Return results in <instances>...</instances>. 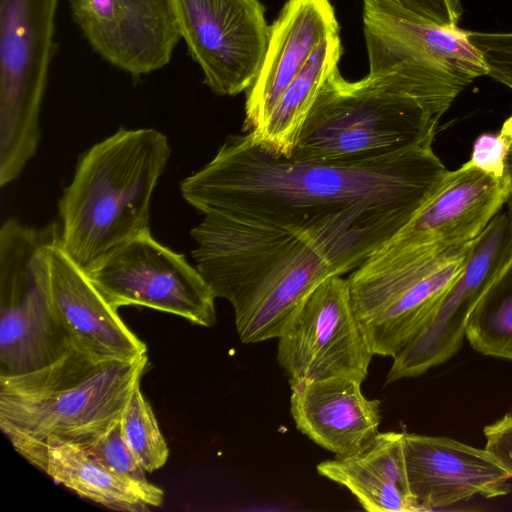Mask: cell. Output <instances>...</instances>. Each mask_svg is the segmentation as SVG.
<instances>
[{
  "label": "cell",
  "mask_w": 512,
  "mask_h": 512,
  "mask_svg": "<svg viewBox=\"0 0 512 512\" xmlns=\"http://www.w3.org/2000/svg\"><path fill=\"white\" fill-rule=\"evenodd\" d=\"M448 173L432 144L358 161L303 160L241 131L186 177L180 191L203 215L307 228L355 210L415 216Z\"/></svg>",
  "instance_id": "obj_1"
},
{
  "label": "cell",
  "mask_w": 512,
  "mask_h": 512,
  "mask_svg": "<svg viewBox=\"0 0 512 512\" xmlns=\"http://www.w3.org/2000/svg\"><path fill=\"white\" fill-rule=\"evenodd\" d=\"M398 231L385 219L343 215L311 228H279L205 216L192 256L216 298L227 300L244 344L278 338L305 297L351 273Z\"/></svg>",
  "instance_id": "obj_2"
},
{
  "label": "cell",
  "mask_w": 512,
  "mask_h": 512,
  "mask_svg": "<svg viewBox=\"0 0 512 512\" xmlns=\"http://www.w3.org/2000/svg\"><path fill=\"white\" fill-rule=\"evenodd\" d=\"M146 365L73 342L43 368L0 375V429L24 459L50 442L84 447L120 421Z\"/></svg>",
  "instance_id": "obj_3"
},
{
  "label": "cell",
  "mask_w": 512,
  "mask_h": 512,
  "mask_svg": "<svg viewBox=\"0 0 512 512\" xmlns=\"http://www.w3.org/2000/svg\"><path fill=\"white\" fill-rule=\"evenodd\" d=\"M171 154L153 128L118 129L79 159L59 202V244L85 271L150 230V203Z\"/></svg>",
  "instance_id": "obj_4"
},
{
  "label": "cell",
  "mask_w": 512,
  "mask_h": 512,
  "mask_svg": "<svg viewBox=\"0 0 512 512\" xmlns=\"http://www.w3.org/2000/svg\"><path fill=\"white\" fill-rule=\"evenodd\" d=\"M472 242L387 241L350 273L352 306L374 355L395 357L420 331L461 273Z\"/></svg>",
  "instance_id": "obj_5"
},
{
  "label": "cell",
  "mask_w": 512,
  "mask_h": 512,
  "mask_svg": "<svg viewBox=\"0 0 512 512\" xmlns=\"http://www.w3.org/2000/svg\"><path fill=\"white\" fill-rule=\"evenodd\" d=\"M439 119L416 100L345 79L339 68L320 89L290 156L358 161L433 144Z\"/></svg>",
  "instance_id": "obj_6"
},
{
  "label": "cell",
  "mask_w": 512,
  "mask_h": 512,
  "mask_svg": "<svg viewBox=\"0 0 512 512\" xmlns=\"http://www.w3.org/2000/svg\"><path fill=\"white\" fill-rule=\"evenodd\" d=\"M61 227L7 219L0 228V375L43 368L73 343L56 318L50 258Z\"/></svg>",
  "instance_id": "obj_7"
},
{
  "label": "cell",
  "mask_w": 512,
  "mask_h": 512,
  "mask_svg": "<svg viewBox=\"0 0 512 512\" xmlns=\"http://www.w3.org/2000/svg\"><path fill=\"white\" fill-rule=\"evenodd\" d=\"M58 1L0 0L1 188L18 178L40 142Z\"/></svg>",
  "instance_id": "obj_8"
},
{
  "label": "cell",
  "mask_w": 512,
  "mask_h": 512,
  "mask_svg": "<svg viewBox=\"0 0 512 512\" xmlns=\"http://www.w3.org/2000/svg\"><path fill=\"white\" fill-rule=\"evenodd\" d=\"M114 308L144 306L203 327L216 322L215 295L185 255L155 240L148 230L86 270Z\"/></svg>",
  "instance_id": "obj_9"
},
{
  "label": "cell",
  "mask_w": 512,
  "mask_h": 512,
  "mask_svg": "<svg viewBox=\"0 0 512 512\" xmlns=\"http://www.w3.org/2000/svg\"><path fill=\"white\" fill-rule=\"evenodd\" d=\"M277 339V360L289 381L352 377L363 382L374 356L341 275L314 288Z\"/></svg>",
  "instance_id": "obj_10"
},
{
  "label": "cell",
  "mask_w": 512,
  "mask_h": 512,
  "mask_svg": "<svg viewBox=\"0 0 512 512\" xmlns=\"http://www.w3.org/2000/svg\"><path fill=\"white\" fill-rule=\"evenodd\" d=\"M187 52L216 95L235 96L255 80L269 28L260 0H168Z\"/></svg>",
  "instance_id": "obj_11"
},
{
  "label": "cell",
  "mask_w": 512,
  "mask_h": 512,
  "mask_svg": "<svg viewBox=\"0 0 512 512\" xmlns=\"http://www.w3.org/2000/svg\"><path fill=\"white\" fill-rule=\"evenodd\" d=\"M512 255V220L498 213L474 239L465 265L420 331L393 357L387 383L421 376L462 347L469 317Z\"/></svg>",
  "instance_id": "obj_12"
},
{
  "label": "cell",
  "mask_w": 512,
  "mask_h": 512,
  "mask_svg": "<svg viewBox=\"0 0 512 512\" xmlns=\"http://www.w3.org/2000/svg\"><path fill=\"white\" fill-rule=\"evenodd\" d=\"M90 47L139 78L171 61L181 40L168 0H66Z\"/></svg>",
  "instance_id": "obj_13"
},
{
  "label": "cell",
  "mask_w": 512,
  "mask_h": 512,
  "mask_svg": "<svg viewBox=\"0 0 512 512\" xmlns=\"http://www.w3.org/2000/svg\"><path fill=\"white\" fill-rule=\"evenodd\" d=\"M404 459L418 511L444 508L475 496L511 492V476L487 450L441 437L405 433Z\"/></svg>",
  "instance_id": "obj_14"
},
{
  "label": "cell",
  "mask_w": 512,
  "mask_h": 512,
  "mask_svg": "<svg viewBox=\"0 0 512 512\" xmlns=\"http://www.w3.org/2000/svg\"><path fill=\"white\" fill-rule=\"evenodd\" d=\"M367 80L416 100L440 119L467 87L444 69L410 34L403 19L363 11Z\"/></svg>",
  "instance_id": "obj_15"
},
{
  "label": "cell",
  "mask_w": 512,
  "mask_h": 512,
  "mask_svg": "<svg viewBox=\"0 0 512 512\" xmlns=\"http://www.w3.org/2000/svg\"><path fill=\"white\" fill-rule=\"evenodd\" d=\"M330 0H287L269 28L259 72L245 91L241 131L259 129L280 95L305 66L319 44L339 33Z\"/></svg>",
  "instance_id": "obj_16"
},
{
  "label": "cell",
  "mask_w": 512,
  "mask_h": 512,
  "mask_svg": "<svg viewBox=\"0 0 512 512\" xmlns=\"http://www.w3.org/2000/svg\"><path fill=\"white\" fill-rule=\"evenodd\" d=\"M504 176L470 161L449 171L432 199L389 241L402 245L472 242L508 200Z\"/></svg>",
  "instance_id": "obj_17"
},
{
  "label": "cell",
  "mask_w": 512,
  "mask_h": 512,
  "mask_svg": "<svg viewBox=\"0 0 512 512\" xmlns=\"http://www.w3.org/2000/svg\"><path fill=\"white\" fill-rule=\"evenodd\" d=\"M290 412L296 428L336 457L365 447L378 433L380 405L352 377L289 381Z\"/></svg>",
  "instance_id": "obj_18"
},
{
  "label": "cell",
  "mask_w": 512,
  "mask_h": 512,
  "mask_svg": "<svg viewBox=\"0 0 512 512\" xmlns=\"http://www.w3.org/2000/svg\"><path fill=\"white\" fill-rule=\"evenodd\" d=\"M50 292L54 314L73 342L122 359L146 355L145 343L128 328L118 309L107 302L59 241L51 250Z\"/></svg>",
  "instance_id": "obj_19"
},
{
  "label": "cell",
  "mask_w": 512,
  "mask_h": 512,
  "mask_svg": "<svg viewBox=\"0 0 512 512\" xmlns=\"http://www.w3.org/2000/svg\"><path fill=\"white\" fill-rule=\"evenodd\" d=\"M404 434L379 432L358 452L320 462L317 472L348 489L366 511H418L407 480Z\"/></svg>",
  "instance_id": "obj_20"
},
{
  "label": "cell",
  "mask_w": 512,
  "mask_h": 512,
  "mask_svg": "<svg viewBox=\"0 0 512 512\" xmlns=\"http://www.w3.org/2000/svg\"><path fill=\"white\" fill-rule=\"evenodd\" d=\"M343 53L340 32L323 40L280 95L263 125L249 133L257 144L290 156L304 121Z\"/></svg>",
  "instance_id": "obj_21"
},
{
  "label": "cell",
  "mask_w": 512,
  "mask_h": 512,
  "mask_svg": "<svg viewBox=\"0 0 512 512\" xmlns=\"http://www.w3.org/2000/svg\"><path fill=\"white\" fill-rule=\"evenodd\" d=\"M26 460L80 497L110 509L132 512L149 509L133 485L108 470L79 445L50 442Z\"/></svg>",
  "instance_id": "obj_22"
},
{
  "label": "cell",
  "mask_w": 512,
  "mask_h": 512,
  "mask_svg": "<svg viewBox=\"0 0 512 512\" xmlns=\"http://www.w3.org/2000/svg\"><path fill=\"white\" fill-rule=\"evenodd\" d=\"M466 338L477 352L512 361V255L473 309Z\"/></svg>",
  "instance_id": "obj_23"
},
{
  "label": "cell",
  "mask_w": 512,
  "mask_h": 512,
  "mask_svg": "<svg viewBox=\"0 0 512 512\" xmlns=\"http://www.w3.org/2000/svg\"><path fill=\"white\" fill-rule=\"evenodd\" d=\"M122 436L146 472L163 467L169 448L140 381L134 386L120 418Z\"/></svg>",
  "instance_id": "obj_24"
},
{
  "label": "cell",
  "mask_w": 512,
  "mask_h": 512,
  "mask_svg": "<svg viewBox=\"0 0 512 512\" xmlns=\"http://www.w3.org/2000/svg\"><path fill=\"white\" fill-rule=\"evenodd\" d=\"M82 448L108 470L133 485L149 507L161 506L164 492L147 480L146 471L122 436L120 421Z\"/></svg>",
  "instance_id": "obj_25"
},
{
  "label": "cell",
  "mask_w": 512,
  "mask_h": 512,
  "mask_svg": "<svg viewBox=\"0 0 512 512\" xmlns=\"http://www.w3.org/2000/svg\"><path fill=\"white\" fill-rule=\"evenodd\" d=\"M364 9L417 23L458 27L447 0H363Z\"/></svg>",
  "instance_id": "obj_26"
},
{
  "label": "cell",
  "mask_w": 512,
  "mask_h": 512,
  "mask_svg": "<svg viewBox=\"0 0 512 512\" xmlns=\"http://www.w3.org/2000/svg\"><path fill=\"white\" fill-rule=\"evenodd\" d=\"M470 42L481 52L488 76L512 89V32L467 31Z\"/></svg>",
  "instance_id": "obj_27"
},
{
  "label": "cell",
  "mask_w": 512,
  "mask_h": 512,
  "mask_svg": "<svg viewBox=\"0 0 512 512\" xmlns=\"http://www.w3.org/2000/svg\"><path fill=\"white\" fill-rule=\"evenodd\" d=\"M512 141V114L497 135L483 134L475 142L470 162L498 176H504V162Z\"/></svg>",
  "instance_id": "obj_28"
},
{
  "label": "cell",
  "mask_w": 512,
  "mask_h": 512,
  "mask_svg": "<svg viewBox=\"0 0 512 512\" xmlns=\"http://www.w3.org/2000/svg\"><path fill=\"white\" fill-rule=\"evenodd\" d=\"M485 449L512 478V413L483 429Z\"/></svg>",
  "instance_id": "obj_29"
},
{
  "label": "cell",
  "mask_w": 512,
  "mask_h": 512,
  "mask_svg": "<svg viewBox=\"0 0 512 512\" xmlns=\"http://www.w3.org/2000/svg\"><path fill=\"white\" fill-rule=\"evenodd\" d=\"M504 175L506 177L509 189V195L506 204L508 206V215L512 220V141L508 147V151L505 157Z\"/></svg>",
  "instance_id": "obj_30"
},
{
  "label": "cell",
  "mask_w": 512,
  "mask_h": 512,
  "mask_svg": "<svg viewBox=\"0 0 512 512\" xmlns=\"http://www.w3.org/2000/svg\"><path fill=\"white\" fill-rule=\"evenodd\" d=\"M448 4L451 8V11L455 18L459 20L461 14H462V6L460 0H447Z\"/></svg>",
  "instance_id": "obj_31"
}]
</instances>
